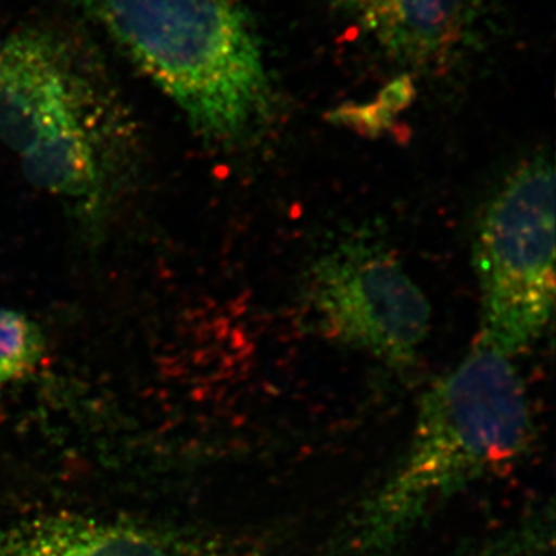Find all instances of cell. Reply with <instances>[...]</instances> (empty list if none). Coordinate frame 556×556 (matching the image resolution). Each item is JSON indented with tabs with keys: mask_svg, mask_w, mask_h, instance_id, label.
<instances>
[{
	"mask_svg": "<svg viewBox=\"0 0 556 556\" xmlns=\"http://www.w3.org/2000/svg\"><path fill=\"white\" fill-rule=\"evenodd\" d=\"M554 507H541L515 525L444 556H552Z\"/></svg>",
	"mask_w": 556,
	"mask_h": 556,
	"instance_id": "obj_8",
	"label": "cell"
},
{
	"mask_svg": "<svg viewBox=\"0 0 556 556\" xmlns=\"http://www.w3.org/2000/svg\"><path fill=\"white\" fill-rule=\"evenodd\" d=\"M479 0H368L365 25L393 60L431 67L455 53Z\"/></svg>",
	"mask_w": 556,
	"mask_h": 556,
	"instance_id": "obj_7",
	"label": "cell"
},
{
	"mask_svg": "<svg viewBox=\"0 0 556 556\" xmlns=\"http://www.w3.org/2000/svg\"><path fill=\"white\" fill-rule=\"evenodd\" d=\"M306 308L325 338L394 365L413 364L430 331L424 292L387 249L346 241L311 266Z\"/></svg>",
	"mask_w": 556,
	"mask_h": 556,
	"instance_id": "obj_5",
	"label": "cell"
},
{
	"mask_svg": "<svg viewBox=\"0 0 556 556\" xmlns=\"http://www.w3.org/2000/svg\"><path fill=\"white\" fill-rule=\"evenodd\" d=\"M177 105L201 137L239 142L274 112L244 0H65Z\"/></svg>",
	"mask_w": 556,
	"mask_h": 556,
	"instance_id": "obj_2",
	"label": "cell"
},
{
	"mask_svg": "<svg viewBox=\"0 0 556 556\" xmlns=\"http://www.w3.org/2000/svg\"><path fill=\"white\" fill-rule=\"evenodd\" d=\"M473 265L481 291L478 342L514 357L543 334L555 308V170L519 166L479 222Z\"/></svg>",
	"mask_w": 556,
	"mask_h": 556,
	"instance_id": "obj_4",
	"label": "cell"
},
{
	"mask_svg": "<svg viewBox=\"0 0 556 556\" xmlns=\"http://www.w3.org/2000/svg\"><path fill=\"white\" fill-rule=\"evenodd\" d=\"M46 343L31 318L0 308V388L27 378L42 361Z\"/></svg>",
	"mask_w": 556,
	"mask_h": 556,
	"instance_id": "obj_9",
	"label": "cell"
},
{
	"mask_svg": "<svg viewBox=\"0 0 556 556\" xmlns=\"http://www.w3.org/2000/svg\"><path fill=\"white\" fill-rule=\"evenodd\" d=\"M338 9L343 10H364V7L367 5L368 0H331Z\"/></svg>",
	"mask_w": 556,
	"mask_h": 556,
	"instance_id": "obj_10",
	"label": "cell"
},
{
	"mask_svg": "<svg viewBox=\"0 0 556 556\" xmlns=\"http://www.w3.org/2000/svg\"><path fill=\"white\" fill-rule=\"evenodd\" d=\"M127 115L86 39L40 22L0 33V139L33 185L97 203Z\"/></svg>",
	"mask_w": 556,
	"mask_h": 556,
	"instance_id": "obj_3",
	"label": "cell"
},
{
	"mask_svg": "<svg viewBox=\"0 0 556 556\" xmlns=\"http://www.w3.org/2000/svg\"><path fill=\"white\" fill-rule=\"evenodd\" d=\"M0 556H239L223 540L164 527L46 511L0 517Z\"/></svg>",
	"mask_w": 556,
	"mask_h": 556,
	"instance_id": "obj_6",
	"label": "cell"
},
{
	"mask_svg": "<svg viewBox=\"0 0 556 556\" xmlns=\"http://www.w3.org/2000/svg\"><path fill=\"white\" fill-rule=\"evenodd\" d=\"M511 358L478 342L428 388L407 447L317 556H394L457 495L525 455L532 413Z\"/></svg>",
	"mask_w": 556,
	"mask_h": 556,
	"instance_id": "obj_1",
	"label": "cell"
}]
</instances>
